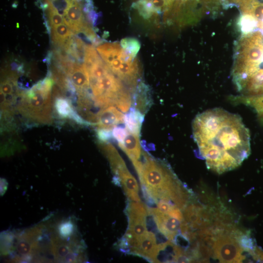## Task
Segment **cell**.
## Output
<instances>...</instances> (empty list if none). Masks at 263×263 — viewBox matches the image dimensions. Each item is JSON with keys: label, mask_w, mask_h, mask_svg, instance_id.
I'll return each mask as SVG.
<instances>
[{"label": "cell", "mask_w": 263, "mask_h": 263, "mask_svg": "<svg viewBox=\"0 0 263 263\" xmlns=\"http://www.w3.org/2000/svg\"><path fill=\"white\" fill-rule=\"evenodd\" d=\"M192 128L198 155L210 170L219 174L232 170L250 155L249 132L237 114L209 109L195 116Z\"/></svg>", "instance_id": "1"}, {"label": "cell", "mask_w": 263, "mask_h": 263, "mask_svg": "<svg viewBox=\"0 0 263 263\" xmlns=\"http://www.w3.org/2000/svg\"><path fill=\"white\" fill-rule=\"evenodd\" d=\"M138 175L144 195L150 203L164 200L184 210L189 193L166 163L143 151L140 160L132 163Z\"/></svg>", "instance_id": "2"}, {"label": "cell", "mask_w": 263, "mask_h": 263, "mask_svg": "<svg viewBox=\"0 0 263 263\" xmlns=\"http://www.w3.org/2000/svg\"><path fill=\"white\" fill-rule=\"evenodd\" d=\"M232 77L242 95L263 94V34H244L235 47Z\"/></svg>", "instance_id": "3"}, {"label": "cell", "mask_w": 263, "mask_h": 263, "mask_svg": "<svg viewBox=\"0 0 263 263\" xmlns=\"http://www.w3.org/2000/svg\"><path fill=\"white\" fill-rule=\"evenodd\" d=\"M53 80L46 77L21 94L18 109L21 113L33 121L49 123L52 120L51 90Z\"/></svg>", "instance_id": "4"}, {"label": "cell", "mask_w": 263, "mask_h": 263, "mask_svg": "<svg viewBox=\"0 0 263 263\" xmlns=\"http://www.w3.org/2000/svg\"><path fill=\"white\" fill-rule=\"evenodd\" d=\"M231 230L216 228L212 231L213 256L222 263H240L245 256L244 250L230 233Z\"/></svg>", "instance_id": "5"}, {"label": "cell", "mask_w": 263, "mask_h": 263, "mask_svg": "<svg viewBox=\"0 0 263 263\" xmlns=\"http://www.w3.org/2000/svg\"><path fill=\"white\" fill-rule=\"evenodd\" d=\"M62 15L64 24L74 33H83L96 44L97 41L96 34L84 11L81 0H71Z\"/></svg>", "instance_id": "6"}, {"label": "cell", "mask_w": 263, "mask_h": 263, "mask_svg": "<svg viewBox=\"0 0 263 263\" xmlns=\"http://www.w3.org/2000/svg\"><path fill=\"white\" fill-rule=\"evenodd\" d=\"M119 248L125 253L132 254L153 262L158 244L155 234L148 231L139 238H130L124 235L119 242Z\"/></svg>", "instance_id": "7"}, {"label": "cell", "mask_w": 263, "mask_h": 263, "mask_svg": "<svg viewBox=\"0 0 263 263\" xmlns=\"http://www.w3.org/2000/svg\"><path fill=\"white\" fill-rule=\"evenodd\" d=\"M147 210L140 202L132 201L127 207L128 227L125 234L130 238H139L148 231L147 227Z\"/></svg>", "instance_id": "8"}, {"label": "cell", "mask_w": 263, "mask_h": 263, "mask_svg": "<svg viewBox=\"0 0 263 263\" xmlns=\"http://www.w3.org/2000/svg\"><path fill=\"white\" fill-rule=\"evenodd\" d=\"M62 65L78 95L88 93L90 81L88 70L84 64L62 62Z\"/></svg>", "instance_id": "9"}, {"label": "cell", "mask_w": 263, "mask_h": 263, "mask_svg": "<svg viewBox=\"0 0 263 263\" xmlns=\"http://www.w3.org/2000/svg\"><path fill=\"white\" fill-rule=\"evenodd\" d=\"M148 210L159 231L168 240L173 241L180 230L181 221L162 212L157 208H150Z\"/></svg>", "instance_id": "10"}, {"label": "cell", "mask_w": 263, "mask_h": 263, "mask_svg": "<svg viewBox=\"0 0 263 263\" xmlns=\"http://www.w3.org/2000/svg\"><path fill=\"white\" fill-rule=\"evenodd\" d=\"M113 172L114 177L119 179L128 198L132 201L140 202L137 182L128 169L125 163L118 167Z\"/></svg>", "instance_id": "11"}, {"label": "cell", "mask_w": 263, "mask_h": 263, "mask_svg": "<svg viewBox=\"0 0 263 263\" xmlns=\"http://www.w3.org/2000/svg\"><path fill=\"white\" fill-rule=\"evenodd\" d=\"M124 116L118 109L110 106L98 112L96 124L99 129L112 130L118 125L124 123Z\"/></svg>", "instance_id": "12"}, {"label": "cell", "mask_w": 263, "mask_h": 263, "mask_svg": "<svg viewBox=\"0 0 263 263\" xmlns=\"http://www.w3.org/2000/svg\"><path fill=\"white\" fill-rule=\"evenodd\" d=\"M127 131L124 139L118 143V145L133 163L140 159L143 150L139 141V135Z\"/></svg>", "instance_id": "13"}, {"label": "cell", "mask_w": 263, "mask_h": 263, "mask_svg": "<svg viewBox=\"0 0 263 263\" xmlns=\"http://www.w3.org/2000/svg\"><path fill=\"white\" fill-rule=\"evenodd\" d=\"M152 103L150 89L145 83L140 82L136 88L133 97V108L145 115Z\"/></svg>", "instance_id": "14"}, {"label": "cell", "mask_w": 263, "mask_h": 263, "mask_svg": "<svg viewBox=\"0 0 263 263\" xmlns=\"http://www.w3.org/2000/svg\"><path fill=\"white\" fill-rule=\"evenodd\" d=\"M96 50L107 66L113 61L122 57L125 53L118 42L103 43L96 47Z\"/></svg>", "instance_id": "15"}, {"label": "cell", "mask_w": 263, "mask_h": 263, "mask_svg": "<svg viewBox=\"0 0 263 263\" xmlns=\"http://www.w3.org/2000/svg\"><path fill=\"white\" fill-rule=\"evenodd\" d=\"M51 29V38L53 43L67 50L73 38V32L64 23Z\"/></svg>", "instance_id": "16"}, {"label": "cell", "mask_w": 263, "mask_h": 263, "mask_svg": "<svg viewBox=\"0 0 263 263\" xmlns=\"http://www.w3.org/2000/svg\"><path fill=\"white\" fill-rule=\"evenodd\" d=\"M144 115L132 108L124 116L125 128L130 132L140 135Z\"/></svg>", "instance_id": "17"}, {"label": "cell", "mask_w": 263, "mask_h": 263, "mask_svg": "<svg viewBox=\"0 0 263 263\" xmlns=\"http://www.w3.org/2000/svg\"><path fill=\"white\" fill-rule=\"evenodd\" d=\"M233 100L253 108L260 119L263 121V94L254 95H241L235 97Z\"/></svg>", "instance_id": "18"}, {"label": "cell", "mask_w": 263, "mask_h": 263, "mask_svg": "<svg viewBox=\"0 0 263 263\" xmlns=\"http://www.w3.org/2000/svg\"><path fill=\"white\" fill-rule=\"evenodd\" d=\"M43 7L51 28L64 23L63 17L50 0H43Z\"/></svg>", "instance_id": "19"}, {"label": "cell", "mask_w": 263, "mask_h": 263, "mask_svg": "<svg viewBox=\"0 0 263 263\" xmlns=\"http://www.w3.org/2000/svg\"><path fill=\"white\" fill-rule=\"evenodd\" d=\"M55 107L57 113L62 117H72L74 119L80 122L83 123V120L79 118L78 115H76L73 111L68 100L63 97H57L55 102Z\"/></svg>", "instance_id": "20"}, {"label": "cell", "mask_w": 263, "mask_h": 263, "mask_svg": "<svg viewBox=\"0 0 263 263\" xmlns=\"http://www.w3.org/2000/svg\"><path fill=\"white\" fill-rule=\"evenodd\" d=\"M156 203L157 208L162 212L181 222L184 220V215L180 209L173 203L164 200H159Z\"/></svg>", "instance_id": "21"}, {"label": "cell", "mask_w": 263, "mask_h": 263, "mask_svg": "<svg viewBox=\"0 0 263 263\" xmlns=\"http://www.w3.org/2000/svg\"><path fill=\"white\" fill-rule=\"evenodd\" d=\"M120 45L125 52L133 58L136 56L140 48V43L138 39L133 38H126L120 41Z\"/></svg>", "instance_id": "22"}, {"label": "cell", "mask_w": 263, "mask_h": 263, "mask_svg": "<svg viewBox=\"0 0 263 263\" xmlns=\"http://www.w3.org/2000/svg\"><path fill=\"white\" fill-rule=\"evenodd\" d=\"M127 131L126 128L116 127L113 129L112 135L118 143L121 142L126 136Z\"/></svg>", "instance_id": "23"}, {"label": "cell", "mask_w": 263, "mask_h": 263, "mask_svg": "<svg viewBox=\"0 0 263 263\" xmlns=\"http://www.w3.org/2000/svg\"><path fill=\"white\" fill-rule=\"evenodd\" d=\"M13 85L9 80H5L2 82L0 85V92L5 96L14 95Z\"/></svg>", "instance_id": "24"}, {"label": "cell", "mask_w": 263, "mask_h": 263, "mask_svg": "<svg viewBox=\"0 0 263 263\" xmlns=\"http://www.w3.org/2000/svg\"><path fill=\"white\" fill-rule=\"evenodd\" d=\"M169 5V8L172 6L173 3H174L175 0H164Z\"/></svg>", "instance_id": "25"}, {"label": "cell", "mask_w": 263, "mask_h": 263, "mask_svg": "<svg viewBox=\"0 0 263 263\" xmlns=\"http://www.w3.org/2000/svg\"><path fill=\"white\" fill-rule=\"evenodd\" d=\"M51 0L53 1V2H54L58 0Z\"/></svg>", "instance_id": "26"}]
</instances>
